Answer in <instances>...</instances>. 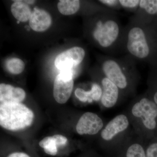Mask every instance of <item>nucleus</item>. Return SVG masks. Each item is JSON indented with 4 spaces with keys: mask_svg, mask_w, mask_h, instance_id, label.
Segmentation results:
<instances>
[{
    "mask_svg": "<svg viewBox=\"0 0 157 157\" xmlns=\"http://www.w3.org/2000/svg\"><path fill=\"white\" fill-rule=\"evenodd\" d=\"M100 61L101 70L118 88L122 100L135 95L140 75L133 59L127 55L119 57L107 55L101 56Z\"/></svg>",
    "mask_w": 157,
    "mask_h": 157,
    "instance_id": "obj_1",
    "label": "nucleus"
},
{
    "mask_svg": "<svg viewBox=\"0 0 157 157\" xmlns=\"http://www.w3.org/2000/svg\"><path fill=\"white\" fill-rule=\"evenodd\" d=\"M124 31L117 12H103L94 21L91 36L107 55L116 56L124 53Z\"/></svg>",
    "mask_w": 157,
    "mask_h": 157,
    "instance_id": "obj_2",
    "label": "nucleus"
},
{
    "mask_svg": "<svg viewBox=\"0 0 157 157\" xmlns=\"http://www.w3.org/2000/svg\"><path fill=\"white\" fill-rule=\"evenodd\" d=\"M155 30L151 25H143L129 21L124 26V54L136 63H153Z\"/></svg>",
    "mask_w": 157,
    "mask_h": 157,
    "instance_id": "obj_3",
    "label": "nucleus"
},
{
    "mask_svg": "<svg viewBox=\"0 0 157 157\" xmlns=\"http://www.w3.org/2000/svg\"><path fill=\"white\" fill-rule=\"evenodd\" d=\"M126 114L135 135L145 140L157 129V105L147 94L135 97Z\"/></svg>",
    "mask_w": 157,
    "mask_h": 157,
    "instance_id": "obj_4",
    "label": "nucleus"
},
{
    "mask_svg": "<svg viewBox=\"0 0 157 157\" xmlns=\"http://www.w3.org/2000/svg\"><path fill=\"white\" fill-rule=\"evenodd\" d=\"M131 127L125 113L116 116L104 125L100 136L108 154L118 149L133 135Z\"/></svg>",
    "mask_w": 157,
    "mask_h": 157,
    "instance_id": "obj_5",
    "label": "nucleus"
},
{
    "mask_svg": "<svg viewBox=\"0 0 157 157\" xmlns=\"http://www.w3.org/2000/svg\"><path fill=\"white\" fill-rule=\"evenodd\" d=\"M34 115L31 109L20 103L0 104V125L10 131H18L30 126Z\"/></svg>",
    "mask_w": 157,
    "mask_h": 157,
    "instance_id": "obj_6",
    "label": "nucleus"
},
{
    "mask_svg": "<svg viewBox=\"0 0 157 157\" xmlns=\"http://www.w3.org/2000/svg\"><path fill=\"white\" fill-rule=\"evenodd\" d=\"M74 70L61 71L55 79L53 96L57 103L65 104L71 96L74 86Z\"/></svg>",
    "mask_w": 157,
    "mask_h": 157,
    "instance_id": "obj_7",
    "label": "nucleus"
},
{
    "mask_svg": "<svg viewBox=\"0 0 157 157\" xmlns=\"http://www.w3.org/2000/svg\"><path fill=\"white\" fill-rule=\"evenodd\" d=\"M85 56L84 48L75 46L59 55L55 60V65L61 71L73 70V68L81 64Z\"/></svg>",
    "mask_w": 157,
    "mask_h": 157,
    "instance_id": "obj_8",
    "label": "nucleus"
},
{
    "mask_svg": "<svg viewBox=\"0 0 157 157\" xmlns=\"http://www.w3.org/2000/svg\"><path fill=\"white\" fill-rule=\"evenodd\" d=\"M100 82L98 83L102 90L101 104L104 108H112L119 101L122 100L120 91L117 86L107 78L100 68Z\"/></svg>",
    "mask_w": 157,
    "mask_h": 157,
    "instance_id": "obj_9",
    "label": "nucleus"
},
{
    "mask_svg": "<svg viewBox=\"0 0 157 157\" xmlns=\"http://www.w3.org/2000/svg\"><path fill=\"white\" fill-rule=\"evenodd\" d=\"M144 140L133 135L115 152L108 157H146Z\"/></svg>",
    "mask_w": 157,
    "mask_h": 157,
    "instance_id": "obj_10",
    "label": "nucleus"
},
{
    "mask_svg": "<svg viewBox=\"0 0 157 157\" xmlns=\"http://www.w3.org/2000/svg\"><path fill=\"white\" fill-rule=\"evenodd\" d=\"M104 126V121L98 114L87 112L79 118L76 130L79 135H95L101 132Z\"/></svg>",
    "mask_w": 157,
    "mask_h": 157,
    "instance_id": "obj_11",
    "label": "nucleus"
},
{
    "mask_svg": "<svg viewBox=\"0 0 157 157\" xmlns=\"http://www.w3.org/2000/svg\"><path fill=\"white\" fill-rule=\"evenodd\" d=\"M157 13V0H140L137 11L129 21L143 25H150Z\"/></svg>",
    "mask_w": 157,
    "mask_h": 157,
    "instance_id": "obj_12",
    "label": "nucleus"
},
{
    "mask_svg": "<svg viewBox=\"0 0 157 157\" xmlns=\"http://www.w3.org/2000/svg\"><path fill=\"white\" fill-rule=\"evenodd\" d=\"M24 90L20 87H14L9 84L0 85L1 104L8 103H20L25 99Z\"/></svg>",
    "mask_w": 157,
    "mask_h": 157,
    "instance_id": "obj_13",
    "label": "nucleus"
},
{
    "mask_svg": "<svg viewBox=\"0 0 157 157\" xmlns=\"http://www.w3.org/2000/svg\"><path fill=\"white\" fill-rule=\"evenodd\" d=\"M51 24V17L47 11L37 8L34 9L29 19V25L32 29L43 32L48 29Z\"/></svg>",
    "mask_w": 157,
    "mask_h": 157,
    "instance_id": "obj_14",
    "label": "nucleus"
},
{
    "mask_svg": "<svg viewBox=\"0 0 157 157\" xmlns=\"http://www.w3.org/2000/svg\"><path fill=\"white\" fill-rule=\"evenodd\" d=\"M76 98L83 103H91L93 101H101L102 96V90L100 85L94 82L90 90H85L81 88H77L75 91Z\"/></svg>",
    "mask_w": 157,
    "mask_h": 157,
    "instance_id": "obj_15",
    "label": "nucleus"
},
{
    "mask_svg": "<svg viewBox=\"0 0 157 157\" xmlns=\"http://www.w3.org/2000/svg\"><path fill=\"white\" fill-rule=\"evenodd\" d=\"M11 6V11L14 17L18 21L26 22L30 18L31 9L28 5L21 1H14Z\"/></svg>",
    "mask_w": 157,
    "mask_h": 157,
    "instance_id": "obj_16",
    "label": "nucleus"
},
{
    "mask_svg": "<svg viewBox=\"0 0 157 157\" xmlns=\"http://www.w3.org/2000/svg\"><path fill=\"white\" fill-rule=\"evenodd\" d=\"M81 6V2L78 0H62L58 4L57 7L62 14L70 15L78 12Z\"/></svg>",
    "mask_w": 157,
    "mask_h": 157,
    "instance_id": "obj_17",
    "label": "nucleus"
},
{
    "mask_svg": "<svg viewBox=\"0 0 157 157\" xmlns=\"http://www.w3.org/2000/svg\"><path fill=\"white\" fill-rule=\"evenodd\" d=\"M39 145L44 149V151L47 154L52 156L57 154L58 147L52 136H48L43 138L39 142Z\"/></svg>",
    "mask_w": 157,
    "mask_h": 157,
    "instance_id": "obj_18",
    "label": "nucleus"
},
{
    "mask_svg": "<svg viewBox=\"0 0 157 157\" xmlns=\"http://www.w3.org/2000/svg\"><path fill=\"white\" fill-rule=\"evenodd\" d=\"M6 67L10 73L19 74L22 73L25 67L24 62L17 58L9 59L6 63Z\"/></svg>",
    "mask_w": 157,
    "mask_h": 157,
    "instance_id": "obj_19",
    "label": "nucleus"
},
{
    "mask_svg": "<svg viewBox=\"0 0 157 157\" xmlns=\"http://www.w3.org/2000/svg\"><path fill=\"white\" fill-rule=\"evenodd\" d=\"M140 0H119L121 9L132 12L133 14L137 11Z\"/></svg>",
    "mask_w": 157,
    "mask_h": 157,
    "instance_id": "obj_20",
    "label": "nucleus"
},
{
    "mask_svg": "<svg viewBox=\"0 0 157 157\" xmlns=\"http://www.w3.org/2000/svg\"><path fill=\"white\" fill-rule=\"evenodd\" d=\"M99 2L105 7L113 11H117V10L121 9L118 0H100Z\"/></svg>",
    "mask_w": 157,
    "mask_h": 157,
    "instance_id": "obj_21",
    "label": "nucleus"
},
{
    "mask_svg": "<svg viewBox=\"0 0 157 157\" xmlns=\"http://www.w3.org/2000/svg\"><path fill=\"white\" fill-rule=\"evenodd\" d=\"M146 157H157V140H153L146 145Z\"/></svg>",
    "mask_w": 157,
    "mask_h": 157,
    "instance_id": "obj_22",
    "label": "nucleus"
},
{
    "mask_svg": "<svg viewBox=\"0 0 157 157\" xmlns=\"http://www.w3.org/2000/svg\"><path fill=\"white\" fill-rule=\"evenodd\" d=\"M55 142L58 147L64 146L67 143L68 139L65 136L60 135H56L52 136Z\"/></svg>",
    "mask_w": 157,
    "mask_h": 157,
    "instance_id": "obj_23",
    "label": "nucleus"
},
{
    "mask_svg": "<svg viewBox=\"0 0 157 157\" xmlns=\"http://www.w3.org/2000/svg\"><path fill=\"white\" fill-rule=\"evenodd\" d=\"M147 96L157 105V88H149L147 92Z\"/></svg>",
    "mask_w": 157,
    "mask_h": 157,
    "instance_id": "obj_24",
    "label": "nucleus"
},
{
    "mask_svg": "<svg viewBox=\"0 0 157 157\" xmlns=\"http://www.w3.org/2000/svg\"><path fill=\"white\" fill-rule=\"evenodd\" d=\"M7 157H31L29 155L27 154L26 153L24 152H16L12 153L9 155Z\"/></svg>",
    "mask_w": 157,
    "mask_h": 157,
    "instance_id": "obj_25",
    "label": "nucleus"
},
{
    "mask_svg": "<svg viewBox=\"0 0 157 157\" xmlns=\"http://www.w3.org/2000/svg\"><path fill=\"white\" fill-rule=\"evenodd\" d=\"M24 2H25L26 3H28L29 4H33L35 2V1H24Z\"/></svg>",
    "mask_w": 157,
    "mask_h": 157,
    "instance_id": "obj_26",
    "label": "nucleus"
},
{
    "mask_svg": "<svg viewBox=\"0 0 157 157\" xmlns=\"http://www.w3.org/2000/svg\"><path fill=\"white\" fill-rule=\"evenodd\" d=\"M156 17H157V13L156 16Z\"/></svg>",
    "mask_w": 157,
    "mask_h": 157,
    "instance_id": "obj_27",
    "label": "nucleus"
}]
</instances>
